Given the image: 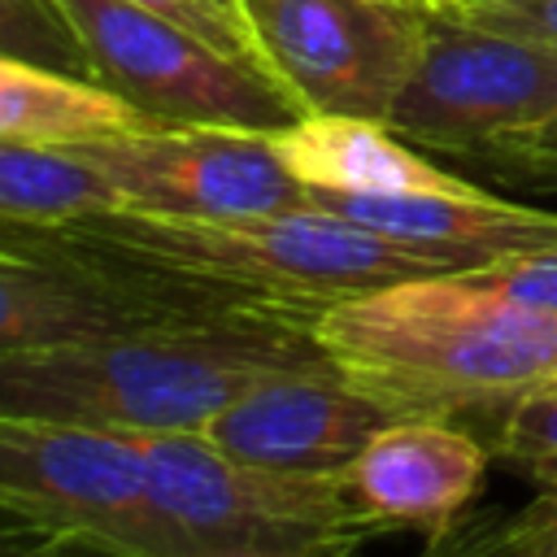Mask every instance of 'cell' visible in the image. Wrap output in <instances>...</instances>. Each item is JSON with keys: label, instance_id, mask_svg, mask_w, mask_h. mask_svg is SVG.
Here are the masks:
<instances>
[{"label": "cell", "instance_id": "1", "mask_svg": "<svg viewBox=\"0 0 557 557\" xmlns=\"http://www.w3.org/2000/svg\"><path fill=\"white\" fill-rule=\"evenodd\" d=\"M331 361L313 318L191 309L126 331L0 352V413L104 435L205 431L244 387Z\"/></svg>", "mask_w": 557, "mask_h": 557}, {"label": "cell", "instance_id": "2", "mask_svg": "<svg viewBox=\"0 0 557 557\" xmlns=\"http://www.w3.org/2000/svg\"><path fill=\"white\" fill-rule=\"evenodd\" d=\"M39 231L200 309L318 318L326 305L374 287L461 274L322 205L239 218H178L117 205Z\"/></svg>", "mask_w": 557, "mask_h": 557}, {"label": "cell", "instance_id": "3", "mask_svg": "<svg viewBox=\"0 0 557 557\" xmlns=\"http://www.w3.org/2000/svg\"><path fill=\"white\" fill-rule=\"evenodd\" d=\"M313 335L344 379L396 418L487 413L557 387V313L527 309L479 274H435L326 305Z\"/></svg>", "mask_w": 557, "mask_h": 557}, {"label": "cell", "instance_id": "4", "mask_svg": "<svg viewBox=\"0 0 557 557\" xmlns=\"http://www.w3.org/2000/svg\"><path fill=\"white\" fill-rule=\"evenodd\" d=\"M148 492L196 557H357L374 535L344 470H270L231 457L205 431L122 435Z\"/></svg>", "mask_w": 557, "mask_h": 557}, {"label": "cell", "instance_id": "5", "mask_svg": "<svg viewBox=\"0 0 557 557\" xmlns=\"http://www.w3.org/2000/svg\"><path fill=\"white\" fill-rule=\"evenodd\" d=\"M70 26L83 74L157 126L283 131L300 104L257 65L131 0H48Z\"/></svg>", "mask_w": 557, "mask_h": 557}, {"label": "cell", "instance_id": "6", "mask_svg": "<svg viewBox=\"0 0 557 557\" xmlns=\"http://www.w3.org/2000/svg\"><path fill=\"white\" fill-rule=\"evenodd\" d=\"M548 122H557V44L492 30L431 4L387 126L413 148L500 157Z\"/></svg>", "mask_w": 557, "mask_h": 557}, {"label": "cell", "instance_id": "7", "mask_svg": "<svg viewBox=\"0 0 557 557\" xmlns=\"http://www.w3.org/2000/svg\"><path fill=\"white\" fill-rule=\"evenodd\" d=\"M261 70L300 104L387 122L426 35L431 0H239Z\"/></svg>", "mask_w": 557, "mask_h": 557}, {"label": "cell", "instance_id": "8", "mask_svg": "<svg viewBox=\"0 0 557 557\" xmlns=\"http://www.w3.org/2000/svg\"><path fill=\"white\" fill-rule=\"evenodd\" d=\"M0 509L117 557H196L157 509L135 448L104 431L0 413Z\"/></svg>", "mask_w": 557, "mask_h": 557}, {"label": "cell", "instance_id": "9", "mask_svg": "<svg viewBox=\"0 0 557 557\" xmlns=\"http://www.w3.org/2000/svg\"><path fill=\"white\" fill-rule=\"evenodd\" d=\"M74 152L113 187L122 209L239 218L309 205V191L274 148V131L135 126L74 144Z\"/></svg>", "mask_w": 557, "mask_h": 557}, {"label": "cell", "instance_id": "10", "mask_svg": "<svg viewBox=\"0 0 557 557\" xmlns=\"http://www.w3.org/2000/svg\"><path fill=\"white\" fill-rule=\"evenodd\" d=\"M191 309L200 305L65 248L39 226H0V352L126 331Z\"/></svg>", "mask_w": 557, "mask_h": 557}, {"label": "cell", "instance_id": "11", "mask_svg": "<svg viewBox=\"0 0 557 557\" xmlns=\"http://www.w3.org/2000/svg\"><path fill=\"white\" fill-rule=\"evenodd\" d=\"M396 413L335 370V361L265 374L244 387L205 435L239 461L270 470L339 474Z\"/></svg>", "mask_w": 557, "mask_h": 557}, {"label": "cell", "instance_id": "12", "mask_svg": "<svg viewBox=\"0 0 557 557\" xmlns=\"http://www.w3.org/2000/svg\"><path fill=\"white\" fill-rule=\"evenodd\" d=\"M487 444L444 418H392L348 461L344 483L374 531H448L474 505Z\"/></svg>", "mask_w": 557, "mask_h": 557}, {"label": "cell", "instance_id": "13", "mask_svg": "<svg viewBox=\"0 0 557 557\" xmlns=\"http://www.w3.org/2000/svg\"><path fill=\"white\" fill-rule=\"evenodd\" d=\"M309 205L335 209L370 231H383L418 252H431L461 274L483 270L513 252L557 244V213L500 200L474 183L457 191H405V196L309 191Z\"/></svg>", "mask_w": 557, "mask_h": 557}, {"label": "cell", "instance_id": "14", "mask_svg": "<svg viewBox=\"0 0 557 557\" xmlns=\"http://www.w3.org/2000/svg\"><path fill=\"white\" fill-rule=\"evenodd\" d=\"M283 165L305 191L331 196H405V191H457L466 178L426 161L387 122L305 113L274 131Z\"/></svg>", "mask_w": 557, "mask_h": 557}, {"label": "cell", "instance_id": "15", "mask_svg": "<svg viewBox=\"0 0 557 557\" xmlns=\"http://www.w3.org/2000/svg\"><path fill=\"white\" fill-rule=\"evenodd\" d=\"M135 126L157 122L83 74L0 52V139L74 148Z\"/></svg>", "mask_w": 557, "mask_h": 557}, {"label": "cell", "instance_id": "16", "mask_svg": "<svg viewBox=\"0 0 557 557\" xmlns=\"http://www.w3.org/2000/svg\"><path fill=\"white\" fill-rule=\"evenodd\" d=\"M96 209H117V196L74 148L0 139V226H57Z\"/></svg>", "mask_w": 557, "mask_h": 557}, {"label": "cell", "instance_id": "17", "mask_svg": "<svg viewBox=\"0 0 557 557\" xmlns=\"http://www.w3.org/2000/svg\"><path fill=\"white\" fill-rule=\"evenodd\" d=\"M492 453L540 483L557 479V387L509 405L492 426Z\"/></svg>", "mask_w": 557, "mask_h": 557}, {"label": "cell", "instance_id": "18", "mask_svg": "<svg viewBox=\"0 0 557 557\" xmlns=\"http://www.w3.org/2000/svg\"><path fill=\"white\" fill-rule=\"evenodd\" d=\"M0 52L83 74L78 44L48 0H0Z\"/></svg>", "mask_w": 557, "mask_h": 557}, {"label": "cell", "instance_id": "19", "mask_svg": "<svg viewBox=\"0 0 557 557\" xmlns=\"http://www.w3.org/2000/svg\"><path fill=\"white\" fill-rule=\"evenodd\" d=\"M131 4H139V9H148V13H157V17H170V22H178L183 30L200 35V39H209L213 48H222V52H231V57H239V61H248V65L261 70L257 48H252V30H248V22H244L239 0H131ZM261 74H265V70H261Z\"/></svg>", "mask_w": 557, "mask_h": 557}, {"label": "cell", "instance_id": "20", "mask_svg": "<svg viewBox=\"0 0 557 557\" xmlns=\"http://www.w3.org/2000/svg\"><path fill=\"white\" fill-rule=\"evenodd\" d=\"M470 274H479L487 287H496L500 296H509L527 309L557 313V244L500 257V261H492L483 270H470Z\"/></svg>", "mask_w": 557, "mask_h": 557}, {"label": "cell", "instance_id": "21", "mask_svg": "<svg viewBox=\"0 0 557 557\" xmlns=\"http://www.w3.org/2000/svg\"><path fill=\"white\" fill-rule=\"evenodd\" d=\"M509 531H513V509L466 513L448 531L431 535L418 557H509Z\"/></svg>", "mask_w": 557, "mask_h": 557}, {"label": "cell", "instance_id": "22", "mask_svg": "<svg viewBox=\"0 0 557 557\" xmlns=\"http://www.w3.org/2000/svg\"><path fill=\"white\" fill-rule=\"evenodd\" d=\"M444 9L492 30L557 44V0H448Z\"/></svg>", "mask_w": 557, "mask_h": 557}, {"label": "cell", "instance_id": "23", "mask_svg": "<svg viewBox=\"0 0 557 557\" xmlns=\"http://www.w3.org/2000/svg\"><path fill=\"white\" fill-rule=\"evenodd\" d=\"M509 557H557V479L540 483V492L513 509Z\"/></svg>", "mask_w": 557, "mask_h": 557}, {"label": "cell", "instance_id": "24", "mask_svg": "<svg viewBox=\"0 0 557 557\" xmlns=\"http://www.w3.org/2000/svg\"><path fill=\"white\" fill-rule=\"evenodd\" d=\"M70 540H78V535H65L48 522L0 509V557H57Z\"/></svg>", "mask_w": 557, "mask_h": 557}, {"label": "cell", "instance_id": "25", "mask_svg": "<svg viewBox=\"0 0 557 557\" xmlns=\"http://www.w3.org/2000/svg\"><path fill=\"white\" fill-rule=\"evenodd\" d=\"M500 157L505 161H518V165H531V170H557V122H548V126L513 139Z\"/></svg>", "mask_w": 557, "mask_h": 557}, {"label": "cell", "instance_id": "26", "mask_svg": "<svg viewBox=\"0 0 557 557\" xmlns=\"http://www.w3.org/2000/svg\"><path fill=\"white\" fill-rule=\"evenodd\" d=\"M57 557H117V553H109V548H96V544H87V540H70Z\"/></svg>", "mask_w": 557, "mask_h": 557}, {"label": "cell", "instance_id": "27", "mask_svg": "<svg viewBox=\"0 0 557 557\" xmlns=\"http://www.w3.org/2000/svg\"><path fill=\"white\" fill-rule=\"evenodd\" d=\"M431 4H448V0H431Z\"/></svg>", "mask_w": 557, "mask_h": 557}]
</instances>
